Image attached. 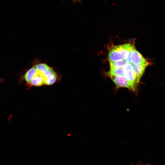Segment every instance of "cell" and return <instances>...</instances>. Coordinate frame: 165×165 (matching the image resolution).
I'll return each instance as SVG.
<instances>
[{
  "instance_id": "1",
  "label": "cell",
  "mask_w": 165,
  "mask_h": 165,
  "mask_svg": "<svg viewBox=\"0 0 165 165\" xmlns=\"http://www.w3.org/2000/svg\"><path fill=\"white\" fill-rule=\"evenodd\" d=\"M134 46L129 44L114 46L109 51L108 60L110 63L126 59L130 51Z\"/></svg>"
},
{
  "instance_id": "2",
  "label": "cell",
  "mask_w": 165,
  "mask_h": 165,
  "mask_svg": "<svg viewBox=\"0 0 165 165\" xmlns=\"http://www.w3.org/2000/svg\"><path fill=\"white\" fill-rule=\"evenodd\" d=\"M109 77L117 87L127 88L133 92L135 91L136 86L127 80L123 76Z\"/></svg>"
},
{
  "instance_id": "3",
  "label": "cell",
  "mask_w": 165,
  "mask_h": 165,
  "mask_svg": "<svg viewBox=\"0 0 165 165\" xmlns=\"http://www.w3.org/2000/svg\"><path fill=\"white\" fill-rule=\"evenodd\" d=\"M123 76L131 83L136 86L138 84L134 73L130 63H127L123 68Z\"/></svg>"
},
{
  "instance_id": "4",
  "label": "cell",
  "mask_w": 165,
  "mask_h": 165,
  "mask_svg": "<svg viewBox=\"0 0 165 165\" xmlns=\"http://www.w3.org/2000/svg\"><path fill=\"white\" fill-rule=\"evenodd\" d=\"M130 63L132 66L136 78L137 82L138 84L146 68L149 65V63L141 64L138 65L134 64L132 63Z\"/></svg>"
},
{
  "instance_id": "5",
  "label": "cell",
  "mask_w": 165,
  "mask_h": 165,
  "mask_svg": "<svg viewBox=\"0 0 165 165\" xmlns=\"http://www.w3.org/2000/svg\"><path fill=\"white\" fill-rule=\"evenodd\" d=\"M131 62L135 65L149 63L147 60L135 49L133 50L132 52Z\"/></svg>"
},
{
  "instance_id": "6",
  "label": "cell",
  "mask_w": 165,
  "mask_h": 165,
  "mask_svg": "<svg viewBox=\"0 0 165 165\" xmlns=\"http://www.w3.org/2000/svg\"><path fill=\"white\" fill-rule=\"evenodd\" d=\"M38 73V72L35 67L31 68L26 73L24 78L26 81L30 84L32 79Z\"/></svg>"
},
{
  "instance_id": "7",
  "label": "cell",
  "mask_w": 165,
  "mask_h": 165,
  "mask_svg": "<svg viewBox=\"0 0 165 165\" xmlns=\"http://www.w3.org/2000/svg\"><path fill=\"white\" fill-rule=\"evenodd\" d=\"M30 84L35 86H40L44 83V79L42 76L38 72L32 79Z\"/></svg>"
},
{
  "instance_id": "8",
  "label": "cell",
  "mask_w": 165,
  "mask_h": 165,
  "mask_svg": "<svg viewBox=\"0 0 165 165\" xmlns=\"http://www.w3.org/2000/svg\"><path fill=\"white\" fill-rule=\"evenodd\" d=\"M57 79V75L54 71L49 75L43 78L44 83L46 85H50L53 84Z\"/></svg>"
},
{
  "instance_id": "9",
  "label": "cell",
  "mask_w": 165,
  "mask_h": 165,
  "mask_svg": "<svg viewBox=\"0 0 165 165\" xmlns=\"http://www.w3.org/2000/svg\"><path fill=\"white\" fill-rule=\"evenodd\" d=\"M127 63L126 59L110 62V68H123Z\"/></svg>"
},
{
  "instance_id": "10",
  "label": "cell",
  "mask_w": 165,
  "mask_h": 165,
  "mask_svg": "<svg viewBox=\"0 0 165 165\" xmlns=\"http://www.w3.org/2000/svg\"><path fill=\"white\" fill-rule=\"evenodd\" d=\"M108 75L109 76H123V68H110Z\"/></svg>"
},
{
  "instance_id": "11",
  "label": "cell",
  "mask_w": 165,
  "mask_h": 165,
  "mask_svg": "<svg viewBox=\"0 0 165 165\" xmlns=\"http://www.w3.org/2000/svg\"><path fill=\"white\" fill-rule=\"evenodd\" d=\"M35 67L41 75L46 72L50 67L45 64H40L36 65Z\"/></svg>"
}]
</instances>
